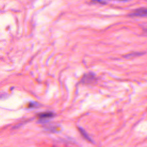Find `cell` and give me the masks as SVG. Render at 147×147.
<instances>
[{"label": "cell", "mask_w": 147, "mask_h": 147, "mask_svg": "<svg viewBox=\"0 0 147 147\" xmlns=\"http://www.w3.org/2000/svg\"><path fill=\"white\" fill-rule=\"evenodd\" d=\"M130 17H147V7H141L133 10L129 14Z\"/></svg>", "instance_id": "6da1fadb"}, {"label": "cell", "mask_w": 147, "mask_h": 147, "mask_svg": "<svg viewBox=\"0 0 147 147\" xmlns=\"http://www.w3.org/2000/svg\"><path fill=\"white\" fill-rule=\"evenodd\" d=\"M96 80L95 76L92 73H88L83 76L82 79V82L83 83H92Z\"/></svg>", "instance_id": "7a4b0ae2"}, {"label": "cell", "mask_w": 147, "mask_h": 147, "mask_svg": "<svg viewBox=\"0 0 147 147\" xmlns=\"http://www.w3.org/2000/svg\"><path fill=\"white\" fill-rule=\"evenodd\" d=\"M38 118L40 119H49L53 117V114L52 113L49 112H46V113H40L38 115Z\"/></svg>", "instance_id": "3957f363"}, {"label": "cell", "mask_w": 147, "mask_h": 147, "mask_svg": "<svg viewBox=\"0 0 147 147\" xmlns=\"http://www.w3.org/2000/svg\"><path fill=\"white\" fill-rule=\"evenodd\" d=\"M79 130L80 133L82 134V135L86 139H87V140H88V141H91L90 138L89 137V136L87 135V134L86 133V131H85L84 130H83L82 128H79Z\"/></svg>", "instance_id": "277c9868"}, {"label": "cell", "mask_w": 147, "mask_h": 147, "mask_svg": "<svg viewBox=\"0 0 147 147\" xmlns=\"http://www.w3.org/2000/svg\"><path fill=\"white\" fill-rule=\"evenodd\" d=\"M143 53H142L141 52H136V53H131V54H128L125 56V57H133V56H138L140 55H142Z\"/></svg>", "instance_id": "5b68a950"}, {"label": "cell", "mask_w": 147, "mask_h": 147, "mask_svg": "<svg viewBox=\"0 0 147 147\" xmlns=\"http://www.w3.org/2000/svg\"><path fill=\"white\" fill-rule=\"evenodd\" d=\"M144 31H145L146 33H147V28L145 29H144Z\"/></svg>", "instance_id": "8992f818"}, {"label": "cell", "mask_w": 147, "mask_h": 147, "mask_svg": "<svg viewBox=\"0 0 147 147\" xmlns=\"http://www.w3.org/2000/svg\"><path fill=\"white\" fill-rule=\"evenodd\" d=\"M118 1H127V0H118Z\"/></svg>", "instance_id": "52a82bcc"}]
</instances>
